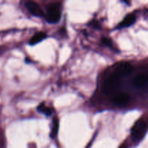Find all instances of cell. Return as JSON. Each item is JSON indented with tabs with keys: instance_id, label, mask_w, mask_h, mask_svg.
Returning <instances> with one entry per match:
<instances>
[{
	"instance_id": "6da1fadb",
	"label": "cell",
	"mask_w": 148,
	"mask_h": 148,
	"mask_svg": "<svg viewBox=\"0 0 148 148\" xmlns=\"http://www.w3.org/2000/svg\"><path fill=\"white\" fill-rule=\"evenodd\" d=\"M61 4L60 3L53 2L49 4L47 7L46 18L49 23H56L61 18Z\"/></svg>"
},
{
	"instance_id": "7a4b0ae2",
	"label": "cell",
	"mask_w": 148,
	"mask_h": 148,
	"mask_svg": "<svg viewBox=\"0 0 148 148\" xmlns=\"http://www.w3.org/2000/svg\"><path fill=\"white\" fill-rule=\"evenodd\" d=\"M147 132V124L143 120L137 121L132 130V137L135 142H139L145 137Z\"/></svg>"
},
{
	"instance_id": "3957f363",
	"label": "cell",
	"mask_w": 148,
	"mask_h": 148,
	"mask_svg": "<svg viewBox=\"0 0 148 148\" xmlns=\"http://www.w3.org/2000/svg\"><path fill=\"white\" fill-rule=\"evenodd\" d=\"M121 77L117 75L116 72H114L111 76L108 77L104 85V92L106 93H110L115 90L119 85Z\"/></svg>"
},
{
	"instance_id": "277c9868",
	"label": "cell",
	"mask_w": 148,
	"mask_h": 148,
	"mask_svg": "<svg viewBox=\"0 0 148 148\" xmlns=\"http://www.w3.org/2000/svg\"><path fill=\"white\" fill-rule=\"evenodd\" d=\"M25 7L28 10V11L36 17H43V14H44L40 6L35 1H27V2H25Z\"/></svg>"
},
{
	"instance_id": "5b68a950",
	"label": "cell",
	"mask_w": 148,
	"mask_h": 148,
	"mask_svg": "<svg viewBox=\"0 0 148 148\" xmlns=\"http://www.w3.org/2000/svg\"><path fill=\"white\" fill-rule=\"evenodd\" d=\"M132 71V66L127 62H124L118 65L114 72L122 77L124 75H127L131 73Z\"/></svg>"
},
{
	"instance_id": "8992f818",
	"label": "cell",
	"mask_w": 148,
	"mask_h": 148,
	"mask_svg": "<svg viewBox=\"0 0 148 148\" xmlns=\"http://www.w3.org/2000/svg\"><path fill=\"white\" fill-rule=\"evenodd\" d=\"M130 96L125 92H120L117 94L114 98V101L117 106H125L130 102Z\"/></svg>"
},
{
	"instance_id": "52a82bcc",
	"label": "cell",
	"mask_w": 148,
	"mask_h": 148,
	"mask_svg": "<svg viewBox=\"0 0 148 148\" xmlns=\"http://www.w3.org/2000/svg\"><path fill=\"white\" fill-rule=\"evenodd\" d=\"M148 77L147 74H139L134 77V85L137 88H144L147 84Z\"/></svg>"
},
{
	"instance_id": "ba28073f",
	"label": "cell",
	"mask_w": 148,
	"mask_h": 148,
	"mask_svg": "<svg viewBox=\"0 0 148 148\" xmlns=\"http://www.w3.org/2000/svg\"><path fill=\"white\" fill-rule=\"evenodd\" d=\"M135 20L136 17L134 14H128V15H127L124 17V19L122 20V22H121V23L119 25L118 27L119 28H122V27H129V26L134 24Z\"/></svg>"
},
{
	"instance_id": "9c48e42d",
	"label": "cell",
	"mask_w": 148,
	"mask_h": 148,
	"mask_svg": "<svg viewBox=\"0 0 148 148\" xmlns=\"http://www.w3.org/2000/svg\"><path fill=\"white\" fill-rule=\"evenodd\" d=\"M46 38V33H43V32H39L35 35L33 37H32L30 40V45H35L37 44L38 43L43 40V39Z\"/></svg>"
},
{
	"instance_id": "30bf717a",
	"label": "cell",
	"mask_w": 148,
	"mask_h": 148,
	"mask_svg": "<svg viewBox=\"0 0 148 148\" xmlns=\"http://www.w3.org/2000/svg\"><path fill=\"white\" fill-rule=\"evenodd\" d=\"M37 109H38V111H39V112L42 113V114H45V115H46V116L51 115L52 113H53V109H52L51 108L46 106V104H45L44 103L40 104V105H39V106L38 107Z\"/></svg>"
},
{
	"instance_id": "8fae6325",
	"label": "cell",
	"mask_w": 148,
	"mask_h": 148,
	"mask_svg": "<svg viewBox=\"0 0 148 148\" xmlns=\"http://www.w3.org/2000/svg\"><path fill=\"white\" fill-rule=\"evenodd\" d=\"M58 130H59V120H58L57 117H54L53 119V124H52L51 132V138H54L57 135Z\"/></svg>"
},
{
	"instance_id": "7c38bea8",
	"label": "cell",
	"mask_w": 148,
	"mask_h": 148,
	"mask_svg": "<svg viewBox=\"0 0 148 148\" xmlns=\"http://www.w3.org/2000/svg\"><path fill=\"white\" fill-rule=\"evenodd\" d=\"M102 42L104 45L107 46H111L112 45V42H111V39L108 38H103L102 39Z\"/></svg>"
}]
</instances>
